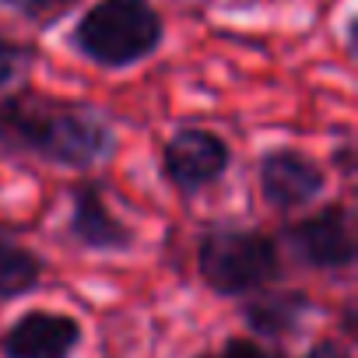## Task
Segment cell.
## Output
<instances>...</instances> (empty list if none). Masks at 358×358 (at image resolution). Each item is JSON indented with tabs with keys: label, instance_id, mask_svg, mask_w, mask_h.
I'll use <instances>...</instances> for the list:
<instances>
[{
	"label": "cell",
	"instance_id": "6da1fadb",
	"mask_svg": "<svg viewBox=\"0 0 358 358\" xmlns=\"http://www.w3.org/2000/svg\"><path fill=\"white\" fill-rule=\"evenodd\" d=\"M0 148L67 169H85L113 151V134L88 109L39 95H11L0 102Z\"/></svg>",
	"mask_w": 358,
	"mask_h": 358
},
{
	"label": "cell",
	"instance_id": "7a4b0ae2",
	"mask_svg": "<svg viewBox=\"0 0 358 358\" xmlns=\"http://www.w3.org/2000/svg\"><path fill=\"white\" fill-rule=\"evenodd\" d=\"M162 43V18L148 0H99L78 22L74 46L102 67H130Z\"/></svg>",
	"mask_w": 358,
	"mask_h": 358
},
{
	"label": "cell",
	"instance_id": "3957f363",
	"mask_svg": "<svg viewBox=\"0 0 358 358\" xmlns=\"http://www.w3.org/2000/svg\"><path fill=\"white\" fill-rule=\"evenodd\" d=\"M201 278L218 295H250L274 281L278 274V246L271 236L257 229L222 225L201 239L197 250Z\"/></svg>",
	"mask_w": 358,
	"mask_h": 358
},
{
	"label": "cell",
	"instance_id": "277c9868",
	"mask_svg": "<svg viewBox=\"0 0 358 358\" xmlns=\"http://www.w3.org/2000/svg\"><path fill=\"white\" fill-rule=\"evenodd\" d=\"M229 144L211 134V130H201V127H187L165 141L162 148V169H165V179L183 190V194H197L204 190L208 183L225 176L229 169Z\"/></svg>",
	"mask_w": 358,
	"mask_h": 358
},
{
	"label": "cell",
	"instance_id": "5b68a950",
	"mask_svg": "<svg viewBox=\"0 0 358 358\" xmlns=\"http://www.w3.org/2000/svg\"><path fill=\"white\" fill-rule=\"evenodd\" d=\"M292 250L320 271H341L355 264V225L344 204H330L313 218H302L288 229Z\"/></svg>",
	"mask_w": 358,
	"mask_h": 358
},
{
	"label": "cell",
	"instance_id": "8992f818",
	"mask_svg": "<svg viewBox=\"0 0 358 358\" xmlns=\"http://www.w3.org/2000/svg\"><path fill=\"white\" fill-rule=\"evenodd\" d=\"M81 341V323L64 313H25L8 327L0 337V355L4 358H71V351Z\"/></svg>",
	"mask_w": 358,
	"mask_h": 358
},
{
	"label": "cell",
	"instance_id": "52a82bcc",
	"mask_svg": "<svg viewBox=\"0 0 358 358\" xmlns=\"http://www.w3.org/2000/svg\"><path fill=\"white\" fill-rule=\"evenodd\" d=\"M260 187L274 208L292 211L309 204L323 190V169L295 148H278L267 151L260 162Z\"/></svg>",
	"mask_w": 358,
	"mask_h": 358
},
{
	"label": "cell",
	"instance_id": "ba28073f",
	"mask_svg": "<svg viewBox=\"0 0 358 358\" xmlns=\"http://www.w3.org/2000/svg\"><path fill=\"white\" fill-rule=\"evenodd\" d=\"M71 232L85 250H106V253H120L130 246L134 232L109 211L106 197L99 194V187L85 183L74 190V211H71Z\"/></svg>",
	"mask_w": 358,
	"mask_h": 358
},
{
	"label": "cell",
	"instance_id": "9c48e42d",
	"mask_svg": "<svg viewBox=\"0 0 358 358\" xmlns=\"http://www.w3.org/2000/svg\"><path fill=\"white\" fill-rule=\"evenodd\" d=\"M306 313H309V299H306L302 292L260 295V299L246 302V309H243L246 323H250L257 334H264V337H285V334H292V330L302 323Z\"/></svg>",
	"mask_w": 358,
	"mask_h": 358
},
{
	"label": "cell",
	"instance_id": "30bf717a",
	"mask_svg": "<svg viewBox=\"0 0 358 358\" xmlns=\"http://www.w3.org/2000/svg\"><path fill=\"white\" fill-rule=\"evenodd\" d=\"M39 278H43V260L29 246L0 236V299L29 295L39 285Z\"/></svg>",
	"mask_w": 358,
	"mask_h": 358
},
{
	"label": "cell",
	"instance_id": "8fae6325",
	"mask_svg": "<svg viewBox=\"0 0 358 358\" xmlns=\"http://www.w3.org/2000/svg\"><path fill=\"white\" fill-rule=\"evenodd\" d=\"M222 355H225V358H281L278 351H271V348H264V344H257V341H246V337H232Z\"/></svg>",
	"mask_w": 358,
	"mask_h": 358
},
{
	"label": "cell",
	"instance_id": "7c38bea8",
	"mask_svg": "<svg viewBox=\"0 0 358 358\" xmlns=\"http://www.w3.org/2000/svg\"><path fill=\"white\" fill-rule=\"evenodd\" d=\"M8 4L32 18H46V15H57L60 8H67V0H8Z\"/></svg>",
	"mask_w": 358,
	"mask_h": 358
},
{
	"label": "cell",
	"instance_id": "4fadbf2b",
	"mask_svg": "<svg viewBox=\"0 0 358 358\" xmlns=\"http://www.w3.org/2000/svg\"><path fill=\"white\" fill-rule=\"evenodd\" d=\"M18 64H22V53L8 39H0V85H8L18 74Z\"/></svg>",
	"mask_w": 358,
	"mask_h": 358
},
{
	"label": "cell",
	"instance_id": "5bb4252c",
	"mask_svg": "<svg viewBox=\"0 0 358 358\" xmlns=\"http://www.w3.org/2000/svg\"><path fill=\"white\" fill-rule=\"evenodd\" d=\"M306 358H348V351L341 344H334V341H320L316 348H309Z\"/></svg>",
	"mask_w": 358,
	"mask_h": 358
},
{
	"label": "cell",
	"instance_id": "9a60e30c",
	"mask_svg": "<svg viewBox=\"0 0 358 358\" xmlns=\"http://www.w3.org/2000/svg\"><path fill=\"white\" fill-rule=\"evenodd\" d=\"M197 358H225L222 351H204V355H197Z\"/></svg>",
	"mask_w": 358,
	"mask_h": 358
}]
</instances>
